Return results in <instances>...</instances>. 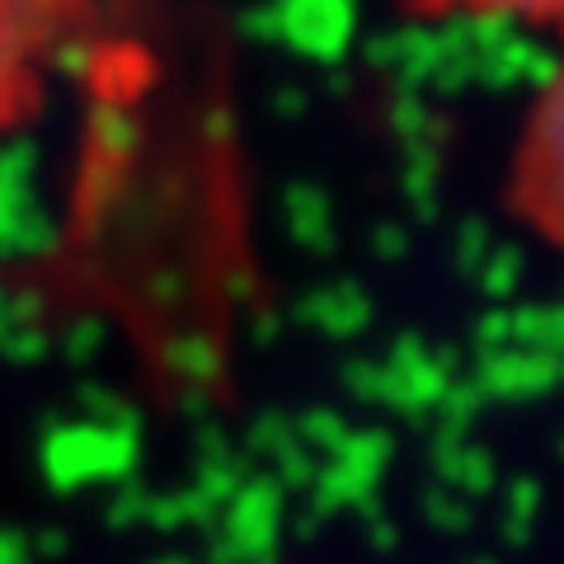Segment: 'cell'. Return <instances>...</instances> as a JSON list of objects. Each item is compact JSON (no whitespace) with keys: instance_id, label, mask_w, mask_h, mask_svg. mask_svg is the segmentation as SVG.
I'll return each instance as SVG.
<instances>
[{"instance_id":"obj_1","label":"cell","mask_w":564,"mask_h":564,"mask_svg":"<svg viewBox=\"0 0 564 564\" xmlns=\"http://www.w3.org/2000/svg\"><path fill=\"white\" fill-rule=\"evenodd\" d=\"M508 198L527 231L564 259V62L551 70L522 118L508 161Z\"/></svg>"},{"instance_id":"obj_2","label":"cell","mask_w":564,"mask_h":564,"mask_svg":"<svg viewBox=\"0 0 564 564\" xmlns=\"http://www.w3.org/2000/svg\"><path fill=\"white\" fill-rule=\"evenodd\" d=\"M85 10L90 0H0V128L39 109L47 66L76 39Z\"/></svg>"},{"instance_id":"obj_3","label":"cell","mask_w":564,"mask_h":564,"mask_svg":"<svg viewBox=\"0 0 564 564\" xmlns=\"http://www.w3.org/2000/svg\"><path fill=\"white\" fill-rule=\"evenodd\" d=\"M433 20H480V24H522L564 39V0H410Z\"/></svg>"}]
</instances>
